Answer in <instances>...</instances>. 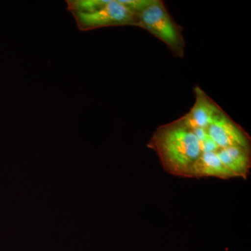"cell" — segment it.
<instances>
[{"mask_svg":"<svg viewBox=\"0 0 251 251\" xmlns=\"http://www.w3.org/2000/svg\"><path fill=\"white\" fill-rule=\"evenodd\" d=\"M67 3L81 31L112 26L138 27V15L130 11L122 0H70Z\"/></svg>","mask_w":251,"mask_h":251,"instance_id":"obj_1","label":"cell"},{"mask_svg":"<svg viewBox=\"0 0 251 251\" xmlns=\"http://www.w3.org/2000/svg\"><path fill=\"white\" fill-rule=\"evenodd\" d=\"M138 27L146 29L163 41L175 57H184L186 45L182 27L175 22L163 1L153 0L138 14Z\"/></svg>","mask_w":251,"mask_h":251,"instance_id":"obj_2","label":"cell"},{"mask_svg":"<svg viewBox=\"0 0 251 251\" xmlns=\"http://www.w3.org/2000/svg\"><path fill=\"white\" fill-rule=\"evenodd\" d=\"M152 1L153 0H122L125 6L136 15L140 14Z\"/></svg>","mask_w":251,"mask_h":251,"instance_id":"obj_3","label":"cell"}]
</instances>
